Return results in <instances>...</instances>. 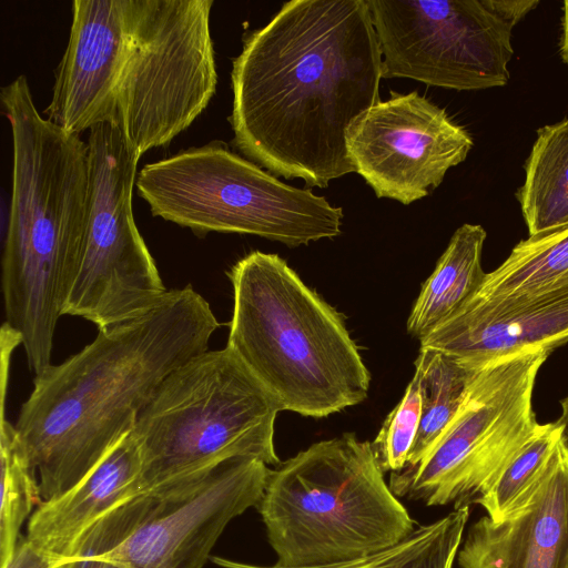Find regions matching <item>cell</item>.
Instances as JSON below:
<instances>
[{
	"mask_svg": "<svg viewBox=\"0 0 568 568\" xmlns=\"http://www.w3.org/2000/svg\"><path fill=\"white\" fill-rule=\"evenodd\" d=\"M220 326L191 285L97 337L33 379L14 424L40 503L79 484L135 425L162 381L207 351Z\"/></svg>",
	"mask_w": 568,
	"mask_h": 568,
	"instance_id": "2",
	"label": "cell"
},
{
	"mask_svg": "<svg viewBox=\"0 0 568 568\" xmlns=\"http://www.w3.org/2000/svg\"><path fill=\"white\" fill-rule=\"evenodd\" d=\"M462 568H568V445L562 437L529 493L505 517L475 521Z\"/></svg>",
	"mask_w": 568,
	"mask_h": 568,
	"instance_id": "16",
	"label": "cell"
},
{
	"mask_svg": "<svg viewBox=\"0 0 568 568\" xmlns=\"http://www.w3.org/2000/svg\"><path fill=\"white\" fill-rule=\"evenodd\" d=\"M135 186L153 216L199 235L252 234L295 247L342 233V207L283 183L223 141L145 164Z\"/></svg>",
	"mask_w": 568,
	"mask_h": 568,
	"instance_id": "7",
	"label": "cell"
},
{
	"mask_svg": "<svg viewBox=\"0 0 568 568\" xmlns=\"http://www.w3.org/2000/svg\"><path fill=\"white\" fill-rule=\"evenodd\" d=\"M383 57L366 0H293L250 32L231 72L235 146L326 187L355 172L352 125L379 102Z\"/></svg>",
	"mask_w": 568,
	"mask_h": 568,
	"instance_id": "1",
	"label": "cell"
},
{
	"mask_svg": "<svg viewBox=\"0 0 568 568\" xmlns=\"http://www.w3.org/2000/svg\"><path fill=\"white\" fill-rule=\"evenodd\" d=\"M141 450L132 432L74 487L60 497L39 503L28 524L27 538L55 561L102 515L136 495Z\"/></svg>",
	"mask_w": 568,
	"mask_h": 568,
	"instance_id": "17",
	"label": "cell"
},
{
	"mask_svg": "<svg viewBox=\"0 0 568 568\" xmlns=\"http://www.w3.org/2000/svg\"><path fill=\"white\" fill-rule=\"evenodd\" d=\"M478 371L443 352L419 348L414 376L419 384L420 420L405 467L417 465L432 450L457 415Z\"/></svg>",
	"mask_w": 568,
	"mask_h": 568,
	"instance_id": "21",
	"label": "cell"
},
{
	"mask_svg": "<svg viewBox=\"0 0 568 568\" xmlns=\"http://www.w3.org/2000/svg\"><path fill=\"white\" fill-rule=\"evenodd\" d=\"M470 369L568 342V288L532 296L469 298L419 339Z\"/></svg>",
	"mask_w": 568,
	"mask_h": 568,
	"instance_id": "15",
	"label": "cell"
},
{
	"mask_svg": "<svg viewBox=\"0 0 568 568\" xmlns=\"http://www.w3.org/2000/svg\"><path fill=\"white\" fill-rule=\"evenodd\" d=\"M128 47L116 121L140 154L170 143L204 111L217 73L212 0H123Z\"/></svg>",
	"mask_w": 568,
	"mask_h": 568,
	"instance_id": "8",
	"label": "cell"
},
{
	"mask_svg": "<svg viewBox=\"0 0 568 568\" xmlns=\"http://www.w3.org/2000/svg\"><path fill=\"white\" fill-rule=\"evenodd\" d=\"M470 514L469 506L415 529L403 540L355 560L313 568H453ZM224 568H281L213 557Z\"/></svg>",
	"mask_w": 568,
	"mask_h": 568,
	"instance_id": "22",
	"label": "cell"
},
{
	"mask_svg": "<svg viewBox=\"0 0 568 568\" xmlns=\"http://www.w3.org/2000/svg\"><path fill=\"white\" fill-rule=\"evenodd\" d=\"M474 145L467 130L417 91L390 92L347 133L349 159L377 197L408 205L429 194Z\"/></svg>",
	"mask_w": 568,
	"mask_h": 568,
	"instance_id": "13",
	"label": "cell"
},
{
	"mask_svg": "<svg viewBox=\"0 0 568 568\" xmlns=\"http://www.w3.org/2000/svg\"><path fill=\"white\" fill-rule=\"evenodd\" d=\"M516 196L529 236L568 225V119L537 130Z\"/></svg>",
	"mask_w": 568,
	"mask_h": 568,
	"instance_id": "19",
	"label": "cell"
},
{
	"mask_svg": "<svg viewBox=\"0 0 568 568\" xmlns=\"http://www.w3.org/2000/svg\"><path fill=\"white\" fill-rule=\"evenodd\" d=\"M561 416L559 417V422L564 425V438L568 445V396L565 397L561 402Z\"/></svg>",
	"mask_w": 568,
	"mask_h": 568,
	"instance_id": "30",
	"label": "cell"
},
{
	"mask_svg": "<svg viewBox=\"0 0 568 568\" xmlns=\"http://www.w3.org/2000/svg\"><path fill=\"white\" fill-rule=\"evenodd\" d=\"M280 412L229 347L191 357L162 381L131 430L142 458L135 493L234 457L278 466L274 424Z\"/></svg>",
	"mask_w": 568,
	"mask_h": 568,
	"instance_id": "6",
	"label": "cell"
},
{
	"mask_svg": "<svg viewBox=\"0 0 568 568\" xmlns=\"http://www.w3.org/2000/svg\"><path fill=\"white\" fill-rule=\"evenodd\" d=\"M55 560L20 537L11 557L0 568H51Z\"/></svg>",
	"mask_w": 568,
	"mask_h": 568,
	"instance_id": "26",
	"label": "cell"
},
{
	"mask_svg": "<svg viewBox=\"0 0 568 568\" xmlns=\"http://www.w3.org/2000/svg\"><path fill=\"white\" fill-rule=\"evenodd\" d=\"M384 79L458 91L509 81L513 27L483 0H366Z\"/></svg>",
	"mask_w": 568,
	"mask_h": 568,
	"instance_id": "11",
	"label": "cell"
},
{
	"mask_svg": "<svg viewBox=\"0 0 568 568\" xmlns=\"http://www.w3.org/2000/svg\"><path fill=\"white\" fill-rule=\"evenodd\" d=\"M270 469L260 459L234 457L154 488L146 519L101 557L125 568H202L226 525L258 505Z\"/></svg>",
	"mask_w": 568,
	"mask_h": 568,
	"instance_id": "12",
	"label": "cell"
},
{
	"mask_svg": "<svg viewBox=\"0 0 568 568\" xmlns=\"http://www.w3.org/2000/svg\"><path fill=\"white\" fill-rule=\"evenodd\" d=\"M564 437V425L538 424L534 435L503 468L474 504L480 505L493 520L505 517L536 485Z\"/></svg>",
	"mask_w": 568,
	"mask_h": 568,
	"instance_id": "24",
	"label": "cell"
},
{
	"mask_svg": "<svg viewBox=\"0 0 568 568\" xmlns=\"http://www.w3.org/2000/svg\"><path fill=\"white\" fill-rule=\"evenodd\" d=\"M561 59L568 65V0L562 4L561 37L559 42Z\"/></svg>",
	"mask_w": 568,
	"mask_h": 568,
	"instance_id": "29",
	"label": "cell"
},
{
	"mask_svg": "<svg viewBox=\"0 0 568 568\" xmlns=\"http://www.w3.org/2000/svg\"><path fill=\"white\" fill-rule=\"evenodd\" d=\"M256 509L281 568L355 560L415 529L371 443L351 433L315 443L270 469Z\"/></svg>",
	"mask_w": 568,
	"mask_h": 568,
	"instance_id": "5",
	"label": "cell"
},
{
	"mask_svg": "<svg viewBox=\"0 0 568 568\" xmlns=\"http://www.w3.org/2000/svg\"><path fill=\"white\" fill-rule=\"evenodd\" d=\"M229 347L281 412L325 417L366 399L371 374L343 317L277 254L254 251L227 273Z\"/></svg>",
	"mask_w": 568,
	"mask_h": 568,
	"instance_id": "4",
	"label": "cell"
},
{
	"mask_svg": "<svg viewBox=\"0 0 568 568\" xmlns=\"http://www.w3.org/2000/svg\"><path fill=\"white\" fill-rule=\"evenodd\" d=\"M568 288V225L529 236L511 250L474 295L478 298L532 296Z\"/></svg>",
	"mask_w": 568,
	"mask_h": 568,
	"instance_id": "20",
	"label": "cell"
},
{
	"mask_svg": "<svg viewBox=\"0 0 568 568\" xmlns=\"http://www.w3.org/2000/svg\"><path fill=\"white\" fill-rule=\"evenodd\" d=\"M87 144V231L63 315L83 317L103 329L148 313L169 290L133 216L132 192L141 155L111 123L91 128Z\"/></svg>",
	"mask_w": 568,
	"mask_h": 568,
	"instance_id": "10",
	"label": "cell"
},
{
	"mask_svg": "<svg viewBox=\"0 0 568 568\" xmlns=\"http://www.w3.org/2000/svg\"><path fill=\"white\" fill-rule=\"evenodd\" d=\"M485 6L513 28L538 4V0H483Z\"/></svg>",
	"mask_w": 568,
	"mask_h": 568,
	"instance_id": "27",
	"label": "cell"
},
{
	"mask_svg": "<svg viewBox=\"0 0 568 568\" xmlns=\"http://www.w3.org/2000/svg\"><path fill=\"white\" fill-rule=\"evenodd\" d=\"M7 388H1L0 462V566L11 557L20 538V528L33 505L40 503L39 484L14 424L4 418Z\"/></svg>",
	"mask_w": 568,
	"mask_h": 568,
	"instance_id": "23",
	"label": "cell"
},
{
	"mask_svg": "<svg viewBox=\"0 0 568 568\" xmlns=\"http://www.w3.org/2000/svg\"><path fill=\"white\" fill-rule=\"evenodd\" d=\"M486 236L478 224L465 223L454 232L412 308L410 335L422 339L476 294L486 276L481 267Z\"/></svg>",
	"mask_w": 568,
	"mask_h": 568,
	"instance_id": "18",
	"label": "cell"
},
{
	"mask_svg": "<svg viewBox=\"0 0 568 568\" xmlns=\"http://www.w3.org/2000/svg\"><path fill=\"white\" fill-rule=\"evenodd\" d=\"M126 47L123 0H74L47 119L79 135L101 123L115 125Z\"/></svg>",
	"mask_w": 568,
	"mask_h": 568,
	"instance_id": "14",
	"label": "cell"
},
{
	"mask_svg": "<svg viewBox=\"0 0 568 568\" xmlns=\"http://www.w3.org/2000/svg\"><path fill=\"white\" fill-rule=\"evenodd\" d=\"M420 420L419 384L415 376L400 402L388 414L377 436L371 443L384 473L399 471L408 462Z\"/></svg>",
	"mask_w": 568,
	"mask_h": 568,
	"instance_id": "25",
	"label": "cell"
},
{
	"mask_svg": "<svg viewBox=\"0 0 568 568\" xmlns=\"http://www.w3.org/2000/svg\"><path fill=\"white\" fill-rule=\"evenodd\" d=\"M51 568H125L100 556H71L57 560Z\"/></svg>",
	"mask_w": 568,
	"mask_h": 568,
	"instance_id": "28",
	"label": "cell"
},
{
	"mask_svg": "<svg viewBox=\"0 0 568 568\" xmlns=\"http://www.w3.org/2000/svg\"><path fill=\"white\" fill-rule=\"evenodd\" d=\"M12 138V185L1 256L6 322L30 369L51 365L59 317L77 276L87 231L88 144L43 118L29 82L1 88Z\"/></svg>",
	"mask_w": 568,
	"mask_h": 568,
	"instance_id": "3",
	"label": "cell"
},
{
	"mask_svg": "<svg viewBox=\"0 0 568 568\" xmlns=\"http://www.w3.org/2000/svg\"><path fill=\"white\" fill-rule=\"evenodd\" d=\"M551 351L500 358L479 369L457 415L417 465L390 473L396 497L469 506L534 435L532 392Z\"/></svg>",
	"mask_w": 568,
	"mask_h": 568,
	"instance_id": "9",
	"label": "cell"
}]
</instances>
